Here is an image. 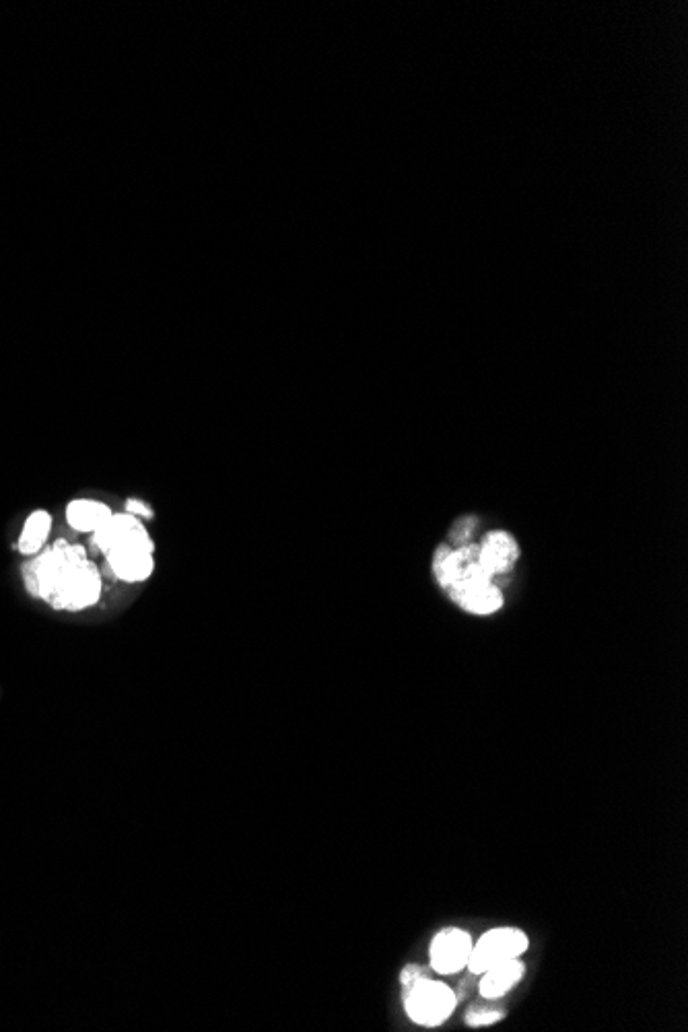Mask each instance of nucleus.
<instances>
[{"label": "nucleus", "mask_w": 688, "mask_h": 1032, "mask_svg": "<svg viewBox=\"0 0 688 1032\" xmlns=\"http://www.w3.org/2000/svg\"><path fill=\"white\" fill-rule=\"evenodd\" d=\"M25 583L33 596L56 610H85L101 598L99 569L87 559L83 546L66 540L54 542L25 567Z\"/></svg>", "instance_id": "f257e3e1"}, {"label": "nucleus", "mask_w": 688, "mask_h": 1032, "mask_svg": "<svg viewBox=\"0 0 688 1032\" xmlns=\"http://www.w3.org/2000/svg\"><path fill=\"white\" fill-rule=\"evenodd\" d=\"M93 542L108 559L112 573L126 583H141L155 571V542L145 526L130 513L112 518L93 532Z\"/></svg>", "instance_id": "f03ea898"}, {"label": "nucleus", "mask_w": 688, "mask_h": 1032, "mask_svg": "<svg viewBox=\"0 0 688 1032\" xmlns=\"http://www.w3.org/2000/svg\"><path fill=\"white\" fill-rule=\"evenodd\" d=\"M458 997L450 985L421 979L412 987L404 989V1010L412 1022L427 1028H435L450 1018L456 1010Z\"/></svg>", "instance_id": "7ed1b4c3"}, {"label": "nucleus", "mask_w": 688, "mask_h": 1032, "mask_svg": "<svg viewBox=\"0 0 688 1032\" xmlns=\"http://www.w3.org/2000/svg\"><path fill=\"white\" fill-rule=\"evenodd\" d=\"M530 948V938L518 927H493L487 934L472 944L468 971L472 975H483L497 962L520 958Z\"/></svg>", "instance_id": "20e7f679"}, {"label": "nucleus", "mask_w": 688, "mask_h": 1032, "mask_svg": "<svg viewBox=\"0 0 688 1032\" xmlns=\"http://www.w3.org/2000/svg\"><path fill=\"white\" fill-rule=\"evenodd\" d=\"M472 936L460 927H445L429 946L431 969L439 975H456L468 967L472 952Z\"/></svg>", "instance_id": "39448f33"}, {"label": "nucleus", "mask_w": 688, "mask_h": 1032, "mask_svg": "<svg viewBox=\"0 0 688 1032\" xmlns=\"http://www.w3.org/2000/svg\"><path fill=\"white\" fill-rule=\"evenodd\" d=\"M526 975V967L520 958H509L503 962H497L491 969L483 973L480 979V995L487 997V1000H499L505 993H509L515 985H518Z\"/></svg>", "instance_id": "423d86ee"}, {"label": "nucleus", "mask_w": 688, "mask_h": 1032, "mask_svg": "<svg viewBox=\"0 0 688 1032\" xmlns=\"http://www.w3.org/2000/svg\"><path fill=\"white\" fill-rule=\"evenodd\" d=\"M518 559V546L505 532H493L483 546H478V563L493 577L509 571Z\"/></svg>", "instance_id": "0eeeda50"}, {"label": "nucleus", "mask_w": 688, "mask_h": 1032, "mask_svg": "<svg viewBox=\"0 0 688 1032\" xmlns=\"http://www.w3.org/2000/svg\"><path fill=\"white\" fill-rule=\"evenodd\" d=\"M112 518V509L95 499H75L66 507V522L77 532H97Z\"/></svg>", "instance_id": "6e6552de"}, {"label": "nucleus", "mask_w": 688, "mask_h": 1032, "mask_svg": "<svg viewBox=\"0 0 688 1032\" xmlns=\"http://www.w3.org/2000/svg\"><path fill=\"white\" fill-rule=\"evenodd\" d=\"M52 530V515L44 509H38L29 513V518L23 526V532L19 536V553L23 555H38L42 546L46 544Z\"/></svg>", "instance_id": "1a4fd4ad"}, {"label": "nucleus", "mask_w": 688, "mask_h": 1032, "mask_svg": "<svg viewBox=\"0 0 688 1032\" xmlns=\"http://www.w3.org/2000/svg\"><path fill=\"white\" fill-rule=\"evenodd\" d=\"M452 598L464 610L474 612V614H493V612H497L503 606V596H501L499 588L493 586V581L485 583V586H478V588L454 594Z\"/></svg>", "instance_id": "9d476101"}, {"label": "nucleus", "mask_w": 688, "mask_h": 1032, "mask_svg": "<svg viewBox=\"0 0 688 1032\" xmlns=\"http://www.w3.org/2000/svg\"><path fill=\"white\" fill-rule=\"evenodd\" d=\"M503 1018H505L503 1010H470L466 1016V1024L472 1028H480V1026H491Z\"/></svg>", "instance_id": "9b49d317"}, {"label": "nucleus", "mask_w": 688, "mask_h": 1032, "mask_svg": "<svg viewBox=\"0 0 688 1032\" xmlns=\"http://www.w3.org/2000/svg\"><path fill=\"white\" fill-rule=\"evenodd\" d=\"M427 973L419 967V965H408L402 973H400V983L404 985V989L412 987L415 983H419L421 979H425Z\"/></svg>", "instance_id": "f8f14e48"}, {"label": "nucleus", "mask_w": 688, "mask_h": 1032, "mask_svg": "<svg viewBox=\"0 0 688 1032\" xmlns=\"http://www.w3.org/2000/svg\"><path fill=\"white\" fill-rule=\"evenodd\" d=\"M126 513L134 515V518H147V520L153 518V509L149 505H145L143 501H139V499H128Z\"/></svg>", "instance_id": "ddd939ff"}, {"label": "nucleus", "mask_w": 688, "mask_h": 1032, "mask_svg": "<svg viewBox=\"0 0 688 1032\" xmlns=\"http://www.w3.org/2000/svg\"><path fill=\"white\" fill-rule=\"evenodd\" d=\"M472 528H474V520H470V518H462V520L456 524V528H454V538H456L458 542H462L464 538H468V534L472 532Z\"/></svg>", "instance_id": "4468645a"}]
</instances>
